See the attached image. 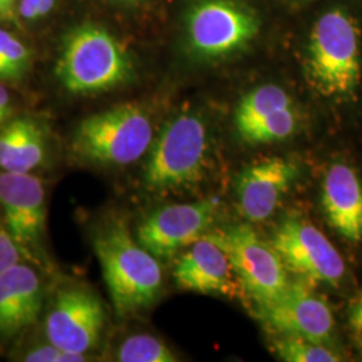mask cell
I'll use <instances>...</instances> for the list:
<instances>
[{
    "mask_svg": "<svg viewBox=\"0 0 362 362\" xmlns=\"http://www.w3.org/2000/svg\"><path fill=\"white\" fill-rule=\"evenodd\" d=\"M94 252L117 315H132L155 303L163 286L161 266L122 220H112L98 230Z\"/></svg>",
    "mask_w": 362,
    "mask_h": 362,
    "instance_id": "6da1fadb",
    "label": "cell"
},
{
    "mask_svg": "<svg viewBox=\"0 0 362 362\" xmlns=\"http://www.w3.org/2000/svg\"><path fill=\"white\" fill-rule=\"evenodd\" d=\"M306 77L325 97L353 94L361 81L360 30L349 13L333 8L311 28L306 52Z\"/></svg>",
    "mask_w": 362,
    "mask_h": 362,
    "instance_id": "7a4b0ae2",
    "label": "cell"
},
{
    "mask_svg": "<svg viewBox=\"0 0 362 362\" xmlns=\"http://www.w3.org/2000/svg\"><path fill=\"white\" fill-rule=\"evenodd\" d=\"M55 73L66 90L94 94L125 83L133 65L129 54L109 31L89 23L66 35Z\"/></svg>",
    "mask_w": 362,
    "mask_h": 362,
    "instance_id": "3957f363",
    "label": "cell"
},
{
    "mask_svg": "<svg viewBox=\"0 0 362 362\" xmlns=\"http://www.w3.org/2000/svg\"><path fill=\"white\" fill-rule=\"evenodd\" d=\"M153 140L151 118L140 105H117L78 125L71 153L95 165L125 167L140 160Z\"/></svg>",
    "mask_w": 362,
    "mask_h": 362,
    "instance_id": "277c9868",
    "label": "cell"
},
{
    "mask_svg": "<svg viewBox=\"0 0 362 362\" xmlns=\"http://www.w3.org/2000/svg\"><path fill=\"white\" fill-rule=\"evenodd\" d=\"M209 136L206 122L185 112L172 118L151 146L144 170L149 192H172L202 180L207 167Z\"/></svg>",
    "mask_w": 362,
    "mask_h": 362,
    "instance_id": "5b68a950",
    "label": "cell"
},
{
    "mask_svg": "<svg viewBox=\"0 0 362 362\" xmlns=\"http://www.w3.org/2000/svg\"><path fill=\"white\" fill-rule=\"evenodd\" d=\"M255 13L233 0H199L187 15V37L197 55L218 59L242 50L258 34Z\"/></svg>",
    "mask_w": 362,
    "mask_h": 362,
    "instance_id": "8992f818",
    "label": "cell"
},
{
    "mask_svg": "<svg viewBox=\"0 0 362 362\" xmlns=\"http://www.w3.org/2000/svg\"><path fill=\"white\" fill-rule=\"evenodd\" d=\"M219 235L239 284L257 305L270 302L285 291L287 269L272 245L248 224L230 226Z\"/></svg>",
    "mask_w": 362,
    "mask_h": 362,
    "instance_id": "52a82bcc",
    "label": "cell"
},
{
    "mask_svg": "<svg viewBox=\"0 0 362 362\" xmlns=\"http://www.w3.org/2000/svg\"><path fill=\"white\" fill-rule=\"evenodd\" d=\"M272 245L287 272L311 285L338 286L345 275V263L336 247L308 220L286 218L274 233Z\"/></svg>",
    "mask_w": 362,
    "mask_h": 362,
    "instance_id": "ba28073f",
    "label": "cell"
},
{
    "mask_svg": "<svg viewBox=\"0 0 362 362\" xmlns=\"http://www.w3.org/2000/svg\"><path fill=\"white\" fill-rule=\"evenodd\" d=\"M105 327L103 302L81 285L59 288L45 321V332L52 345L86 356L97 348Z\"/></svg>",
    "mask_w": 362,
    "mask_h": 362,
    "instance_id": "9c48e42d",
    "label": "cell"
},
{
    "mask_svg": "<svg viewBox=\"0 0 362 362\" xmlns=\"http://www.w3.org/2000/svg\"><path fill=\"white\" fill-rule=\"evenodd\" d=\"M305 279L288 281L285 291L270 302L257 305L259 317L281 336H294L329 345L334 318L327 302Z\"/></svg>",
    "mask_w": 362,
    "mask_h": 362,
    "instance_id": "30bf717a",
    "label": "cell"
},
{
    "mask_svg": "<svg viewBox=\"0 0 362 362\" xmlns=\"http://www.w3.org/2000/svg\"><path fill=\"white\" fill-rule=\"evenodd\" d=\"M216 215V200L164 206L144 218L136 239L156 258H172L207 233Z\"/></svg>",
    "mask_w": 362,
    "mask_h": 362,
    "instance_id": "8fae6325",
    "label": "cell"
},
{
    "mask_svg": "<svg viewBox=\"0 0 362 362\" xmlns=\"http://www.w3.org/2000/svg\"><path fill=\"white\" fill-rule=\"evenodd\" d=\"M3 221L26 255L38 251L46 227V191L30 173H0Z\"/></svg>",
    "mask_w": 362,
    "mask_h": 362,
    "instance_id": "7c38bea8",
    "label": "cell"
},
{
    "mask_svg": "<svg viewBox=\"0 0 362 362\" xmlns=\"http://www.w3.org/2000/svg\"><path fill=\"white\" fill-rule=\"evenodd\" d=\"M173 276L181 290L199 294L235 297L240 286L219 231L204 233L188 247L177 259Z\"/></svg>",
    "mask_w": 362,
    "mask_h": 362,
    "instance_id": "4fadbf2b",
    "label": "cell"
},
{
    "mask_svg": "<svg viewBox=\"0 0 362 362\" xmlns=\"http://www.w3.org/2000/svg\"><path fill=\"white\" fill-rule=\"evenodd\" d=\"M299 175L298 165L285 157H270L243 169L236 181L239 211L245 219H269Z\"/></svg>",
    "mask_w": 362,
    "mask_h": 362,
    "instance_id": "5bb4252c",
    "label": "cell"
},
{
    "mask_svg": "<svg viewBox=\"0 0 362 362\" xmlns=\"http://www.w3.org/2000/svg\"><path fill=\"white\" fill-rule=\"evenodd\" d=\"M43 285L38 272L18 263L0 274V337L13 338L38 321Z\"/></svg>",
    "mask_w": 362,
    "mask_h": 362,
    "instance_id": "9a60e30c",
    "label": "cell"
},
{
    "mask_svg": "<svg viewBox=\"0 0 362 362\" xmlns=\"http://www.w3.org/2000/svg\"><path fill=\"white\" fill-rule=\"evenodd\" d=\"M322 206L329 224L349 242L362 240V182L354 169L334 164L326 172Z\"/></svg>",
    "mask_w": 362,
    "mask_h": 362,
    "instance_id": "2e32d148",
    "label": "cell"
},
{
    "mask_svg": "<svg viewBox=\"0 0 362 362\" xmlns=\"http://www.w3.org/2000/svg\"><path fill=\"white\" fill-rule=\"evenodd\" d=\"M46 157V139L31 118L13 119L0 129V169L3 172L31 173Z\"/></svg>",
    "mask_w": 362,
    "mask_h": 362,
    "instance_id": "e0dca14e",
    "label": "cell"
},
{
    "mask_svg": "<svg viewBox=\"0 0 362 362\" xmlns=\"http://www.w3.org/2000/svg\"><path fill=\"white\" fill-rule=\"evenodd\" d=\"M293 105L291 97L278 85H262L250 91L235 110V127L240 139L274 113Z\"/></svg>",
    "mask_w": 362,
    "mask_h": 362,
    "instance_id": "ac0fdd59",
    "label": "cell"
},
{
    "mask_svg": "<svg viewBox=\"0 0 362 362\" xmlns=\"http://www.w3.org/2000/svg\"><path fill=\"white\" fill-rule=\"evenodd\" d=\"M274 349L284 361L287 362H337L342 360L329 345L300 337L282 336L274 342Z\"/></svg>",
    "mask_w": 362,
    "mask_h": 362,
    "instance_id": "d6986e66",
    "label": "cell"
},
{
    "mask_svg": "<svg viewBox=\"0 0 362 362\" xmlns=\"http://www.w3.org/2000/svg\"><path fill=\"white\" fill-rule=\"evenodd\" d=\"M298 128V113L296 106L282 109L250 130L242 139L250 145H263L284 141L291 137Z\"/></svg>",
    "mask_w": 362,
    "mask_h": 362,
    "instance_id": "ffe728a7",
    "label": "cell"
},
{
    "mask_svg": "<svg viewBox=\"0 0 362 362\" xmlns=\"http://www.w3.org/2000/svg\"><path fill=\"white\" fill-rule=\"evenodd\" d=\"M121 362H175V353L158 338L149 334H136L127 338L117 351Z\"/></svg>",
    "mask_w": 362,
    "mask_h": 362,
    "instance_id": "44dd1931",
    "label": "cell"
},
{
    "mask_svg": "<svg viewBox=\"0 0 362 362\" xmlns=\"http://www.w3.org/2000/svg\"><path fill=\"white\" fill-rule=\"evenodd\" d=\"M31 52L26 45L0 28V81H19L30 67Z\"/></svg>",
    "mask_w": 362,
    "mask_h": 362,
    "instance_id": "7402d4cb",
    "label": "cell"
},
{
    "mask_svg": "<svg viewBox=\"0 0 362 362\" xmlns=\"http://www.w3.org/2000/svg\"><path fill=\"white\" fill-rule=\"evenodd\" d=\"M85 358L86 356L83 354L66 351L49 342L45 346L30 350L23 360L28 362H81L85 361Z\"/></svg>",
    "mask_w": 362,
    "mask_h": 362,
    "instance_id": "603a6c76",
    "label": "cell"
},
{
    "mask_svg": "<svg viewBox=\"0 0 362 362\" xmlns=\"http://www.w3.org/2000/svg\"><path fill=\"white\" fill-rule=\"evenodd\" d=\"M23 250L18 245L4 221L0 220V274L21 263Z\"/></svg>",
    "mask_w": 362,
    "mask_h": 362,
    "instance_id": "cb8c5ba5",
    "label": "cell"
},
{
    "mask_svg": "<svg viewBox=\"0 0 362 362\" xmlns=\"http://www.w3.org/2000/svg\"><path fill=\"white\" fill-rule=\"evenodd\" d=\"M55 0H21L19 13L26 21H37L52 13Z\"/></svg>",
    "mask_w": 362,
    "mask_h": 362,
    "instance_id": "d4e9b609",
    "label": "cell"
},
{
    "mask_svg": "<svg viewBox=\"0 0 362 362\" xmlns=\"http://www.w3.org/2000/svg\"><path fill=\"white\" fill-rule=\"evenodd\" d=\"M349 324L354 334L362 339V294L350 305Z\"/></svg>",
    "mask_w": 362,
    "mask_h": 362,
    "instance_id": "484cf974",
    "label": "cell"
},
{
    "mask_svg": "<svg viewBox=\"0 0 362 362\" xmlns=\"http://www.w3.org/2000/svg\"><path fill=\"white\" fill-rule=\"evenodd\" d=\"M11 113L10 107V94L7 89L0 83V127L4 124V121L8 118Z\"/></svg>",
    "mask_w": 362,
    "mask_h": 362,
    "instance_id": "4316f807",
    "label": "cell"
},
{
    "mask_svg": "<svg viewBox=\"0 0 362 362\" xmlns=\"http://www.w3.org/2000/svg\"><path fill=\"white\" fill-rule=\"evenodd\" d=\"M13 13H10L1 3H0V21H8L13 19Z\"/></svg>",
    "mask_w": 362,
    "mask_h": 362,
    "instance_id": "83f0119b",
    "label": "cell"
},
{
    "mask_svg": "<svg viewBox=\"0 0 362 362\" xmlns=\"http://www.w3.org/2000/svg\"><path fill=\"white\" fill-rule=\"evenodd\" d=\"M0 3L10 11V13H13L15 11V3H16V0H0Z\"/></svg>",
    "mask_w": 362,
    "mask_h": 362,
    "instance_id": "f1b7e54d",
    "label": "cell"
},
{
    "mask_svg": "<svg viewBox=\"0 0 362 362\" xmlns=\"http://www.w3.org/2000/svg\"><path fill=\"white\" fill-rule=\"evenodd\" d=\"M121 1H124V3H139L140 0H121Z\"/></svg>",
    "mask_w": 362,
    "mask_h": 362,
    "instance_id": "f546056e",
    "label": "cell"
}]
</instances>
